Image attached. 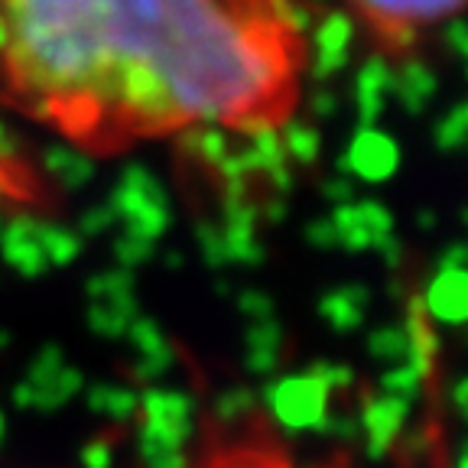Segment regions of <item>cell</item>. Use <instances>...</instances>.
I'll return each mask as SVG.
<instances>
[{
    "mask_svg": "<svg viewBox=\"0 0 468 468\" xmlns=\"http://www.w3.org/2000/svg\"><path fill=\"white\" fill-rule=\"evenodd\" d=\"M371 39L388 52L410 49L462 7V0H348Z\"/></svg>",
    "mask_w": 468,
    "mask_h": 468,
    "instance_id": "cell-2",
    "label": "cell"
},
{
    "mask_svg": "<svg viewBox=\"0 0 468 468\" xmlns=\"http://www.w3.org/2000/svg\"><path fill=\"white\" fill-rule=\"evenodd\" d=\"M306 39L277 0H0V101L88 154L273 131Z\"/></svg>",
    "mask_w": 468,
    "mask_h": 468,
    "instance_id": "cell-1",
    "label": "cell"
},
{
    "mask_svg": "<svg viewBox=\"0 0 468 468\" xmlns=\"http://www.w3.org/2000/svg\"><path fill=\"white\" fill-rule=\"evenodd\" d=\"M198 468H338V465H306L292 459L277 439H267L261 432L228 439L208 449L205 462Z\"/></svg>",
    "mask_w": 468,
    "mask_h": 468,
    "instance_id": "cell-3",
    "label": "cell"
}]
</instances>
